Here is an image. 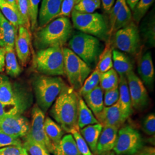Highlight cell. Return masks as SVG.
I'll list each match as a JSON object with an SVG mask.
<instances>
[{
    "mask_svg": "<svg viewBox=\"0 0 155 155\" xmlns=\"http://www.w3.org/2000/svg\"><path fill=\"white\" fill-rule=\"evenodd\" d=\"M50 110V115L65 132L80 129L78 126V94L66 84L61 90Z\"/></svg>",
    "mask_w": 155,
    "mask_h": 155,
    "instance_id": "1",
    "label": "cell"
},
{
    "mask_svg": "<svg viewBox=\"0 0 155 155\" xmlns=\"http://www.w3.org/2000/svg\"><path fill=\"white\" fill-rule=\"evenodd\" d=\"M73 34L72 23L67 17L57 18L34 32L33 44L38 50L52 47H61Z\"/></svg>",
    "mask_w": 155,
    "mask_h": 155,
    "instance_id": "2",
    "label": "cell"
},
{
    "mask_svg": "<svg viewBox=\"0 0 155 155\" xmlns=\"http://www.w3.org/2000/svg\"><path fill=\"white\" fill-rule=\"evenodd\" d=\"M65 84L59 77L40 75L33 78L32 86L37 105L44 113L54 104Z\"/></svg>",
    "mask_w": 155,
    "mask_h": 155,
    "instance_id": "3",
    "label": "cell"
},
{
    "mask_svg": "<svg viewBox=\"0 0 155 155\" xmlns=\"http://www.w3.org/2000/svg\"><path fill=\"white\" fill-rule=\"evenodd\" d=\"M68 45V48L91 68L97 66L100 54L104 50L100 39L81 32L72 34Z\"/></svg>",
    "mask_w": 155,
    "mask_h": 155,
    "instance_id": "4",
    "label": "cell"
},
{
    "mask_svg": "<svg viewBox=\"0 0 155 155\" xmlns=\"http://www.w3.org/2000/svg\"><path fill=\"white\" fill-rule=\"evenodd\" d=\"M33 65L38 72L45 75H65L63 47L58 46L38 50L34 58Z\"/></svg>",
    "mask_w": 155,
    "mask_h": 155,
    "instance_id": "5",
    "label": "cell"
},
{
    "mask_svg": "<svg viewBox=\"0 0 155 155\" xmlns=\"http://www.w3.org/2000/svg\"><path fill=\"white\" fill-rule=\"evenodd\" d=\"M71 17L72 27L79 32L107 41L109 36V28L102 15L98 13H82L73 9Z\"/></svg>",
    "mask_w": 155,
    "mask_h": 155,
    "instance_id": "6",
    "label": "cell"
},
{
    "mask_svg": "<svg viewBox=\"0 0 155 155\" xmlns=\"http://www.w3.org/2000/svg\"><path fill=\"white\" fill-rule=\"evenodd\" d=\"M63 52L65 75L70 87L78 91L92 72V68L68 48L63 47Z\"/></svg>",
    "mask_w": 155,
    "mask_h": 155,
    "instance_id": "7",
    "label": "cell"
},
{
    "mask_svg": "<svg viewBox=\"0 0 155 155\" xmlns=\"http://www.w3.org/2000/svg\"><path fill=\"white\" fill-rule=\"evenodd\" d=\"M143 147V140L138 130L130 125L118 129L116 143L113 148L117 155H133L139 153Z\"/></svg>",
    "mask_w": 155,
    "mask_h": 155,
    "instance_id": "8",
    "label": "cell"
},
{
    "mask_svg": "<svg viewBox=\"0 0 155 155\" xmlns=\"http://www.w3.org/2000/svg\"><path fill=\"white\" fill-rule=\"evenodd\" d=\"M113 45L124 52L131 55L138 54L141 48V39L136 24L131 21L116 31L114 35Z\"/></svg>",
    "mask_w": 155,
    "mask_h": 155,
    "instance_id": "9",
    "label": "cell"
},
{
    "mask_svg": "<svg viewBox=\"0 0 155 155\" xmlns=\"http://www.w3.org/2000/svg\"><path fill=\"white\" fill-rule=\"evenodd\" d=\"M132 108L142 110L148 104L149 97L144 83L135 73L132 71L127 76Z\"/></svg>",
    "mask_w": 155,
    "mask_h": 155,
    "instance_id": "10",
    "label": "cell"
},
{
    "mask_svg": "<svg viewBox=\"0 0 155 155\" xmlns=\"http://www.w3.org/2000/svg\"><path fill=\"white\" fill-rule=\"evenodd\" d=\"M30 129V124L21 114L0 118V130L12 137L19 139L25 137Z\"/></svg>",
    "mask_w": 155,
    "mask_h": 155,
    "instance_id": "11",
    "label": "cell"
},
{
    "mask_svg": "<svg viewBox=\"0 0 155 155\" xmlns=\"http://www.w3.org/2000/svg\"><path fill=\"white\" fill-rule=\"evenodd\" d=\"M30 96L25 93H17L13 90L9 79L0 75V102L7 104H14L24 109L31 104Z\"/></svg>",
    "mask_w": 155,
    "mask_h": 155,
    "instance_id": "12",
    "label": "cell"
},
{
    "mask_svg": "<svg viewBox=\"0 0 155 155\" xmlns=\"http://www.w3.org/2000/svg\"><path fill=\"white\" fill-rule=\"evenodd\" d=\"M96 118L103 127L111 126L120 129L128 118L117 101L112 106L104 107L102 111L96 116Z\"/></svg>",
    "mask_w": 155,
    "mask_h": 155,
    "instance_id": "13",
    "label": "cell"
},
{
    "mask_svg": "<svg viewBox=\"0 0 155 155\" xmlns=\"http://www.w3.org/2000/svg\"><path fill=\"white\" fill-rule=\"evenodd\" d=\"M32 35L31 31L23 26L19 27L15 47L17 56L22 66H26L31 58Z\"/></svg>",
    "mask_w": 155,
    "mask_h": 155,
    "instance_id": "14",
    "label": "cell"
},
{
    "mask_svg": "<svg viewBox=\"0 0 155 155\" xmlns=\"http://www.w3.org/2000/svg\"><path fill=\"white\" fill-rule=\"evenodd\" d=\"M63 0H42L38 15V28H42L55 19L61 9Z\"/></svg>",
    "mask_w": 155,
    "mask_h": 155,
    "instance_id": "15",
    "label": "cell"
},
{
    "mask_svg": "<svg viewBox=\"0 0 155 155\" xmlns=\"http://www.w3.org/2000/svg\"><path fill=\"white\" fill-rule=\"evenodd\" d=\"M119 128L106 126L102 128L97 147V155H105L113 150Z\"/></svg>",
    "mask_w": 155,
    "mask_h": 155,
    "instance_id": "16",
    "label": "cell"
},
{
    "mask_svg": "<svg viewBox=\"0 0 155 155\" xmlns=\"http://www.w3.org/2000/svg\"><path fill=\"white\" fill-rule=\"evenodd\" d=\"M18 30L0 12V47L14 48Z\"/></svg>",
    "mask_w": 155,
    "mask_h": 155,
    "instance_id": "17",
    "label": "cell"
},
{
    "mask_svg": "<svg viewBox=\"0 0 155 155\" xmlns=\"http://www.w3.org/2000/svg\"><path fill=\"white\" fill-rule=\"evenodd\" d=\"M138 72L142 82L147 86L152 87L155 81V69L150 52H146L140 59Z\"/></svg>",
    "mask_w": 155,
    "mask_h": 155,
    "instance_id": "18",
    "label": "cell"
},
{
    "mask_svg": "<svg viewBox=\"0 0 155 155\" xmlns=\"http://www.w3.org/2000/svg\"><path fill=\"white\" fill-rule=\"evenodd\" d=\"M113 67L119 77H127V74L133 71V65L130 58L118 50H113Z\"/></svg>",
    "mask_w": 155,
    "mask_h": 155,
    "instance_id": "19",
    "label": "cell"
},
{
    "mask_svg": "<svg viewBox=\"0 0 155 155\" xmlns=\"http://www.w3.org/2000/svg\"><path fill=\"white\" fill-rule=\"evenodd\" d=\"M83 98L86 104L94 113V116H97L105 107L104 104V91L100 85L88 94L84 95Z\"/></svg>",
    "mask_w": 155,
    "mask_h": 155,
    "instance_id": "20",
    "label": "cell"
},
{
    "mask_svg": "<svg viewBox=\"0 0 155 155\" xmlns=\"http://www.w3.org/2000/svg\"><path fill=\"white\" fill-rule=\"evenodd\" d=\"M103 127L100 123L90 125L79 130L83 139L93 154L97 155V147Z\"/></svg>",
    "mask_w": 155,
    "mask_h": 155,
    "instance_id": "21",
    "label": "cell"
},
{
    "mask_svg": "<svg viewBox=\"0 0 155 155\" xmlns=\"http://www.w3.org/2000/svg\"><path fill=\"white\" fill-rule=\"evenodd\" d=\"M119 102L122 111L127 118L130 116L133 111L130 96L127 84V77H119Z\"/></svg>",
    "mask_w": 155,
    "mask_h": 155,
    "instance_id": "22",
    "label": "cell"
},
{
    "mask_svg": "<svg viewBox=\"0 0 155 155\" xmlns=\"http://www.w3.org/2000/svg\"><path fill=\"white\" fill-rule=\"evenodd\" d=\"M99 123L93 112L86 104L82 97L78 95V126L82 129L86 126Z\"/></svg>",
    "mask_w": 155,
    "mask_h": 155,
    "instance_id": "23",
    "label": "cell"
},
{
    "mask_svg": "<svg viewBox=\"0 0 155 155\" xmlns=\"http://www.w3.org/2000/svg\"><path fill=\"white\" fill-rule=\"evenodd\" d=\"M54 155H81L71 134L64 135L60 143L54 147Z\"/></svg>",
    "mask_w": 155,
    "mask_h": 155,
    "instance_id": "24",
    "label": "cell"
},
{
    "mask_svg": "<svg viewBox=\"0 0 155 155\" xmlns=\"http://www.w3.org/2000/svg\"><path fill=\"white\" fill-rule=\"evenodd\" d=\"M44 129L46 134L54 145V147L60 143L65 132L61 127L48 117L45 119Z\"/></svg>",
    "mask_w": 155,
    "mask_h": 155,
    "instance_id": "25",
    "label": "cell"
},
{
    "mask_svg": "<svg viewBox=\"0 0 155 155\" xmlns=\"http://www.w3.org/2000/svg\"><path fill=\"white\" fill-rule=\"evenodd\" d=\"M0 10L3 16L18 30L24 27V22L18 11L9 4L6 0H0Z\"/></svg>",
    "mask_w": 155,
    "mask_h": 155,
    "instance_id": "26",
    "label": "cell"
},
{
    "mask_svg": "<svg viewBox=\"0 0 155 155\" xmlns=\"http://www.w3.org/2000/svg\"><path fill=\"white\" fill-rule=\"evenodd\" d=\"M5 68L8 75L12 77H16L21 72V68L17 59L14 48L5 49Z\"/></svg>",
    "mask_w": 155,
    "mask_h": 155,
    "instance_id": "27",
    "label": "cell"
},
{
    "mask_svg": "<svg viewBox=\"0 0 155 155\" xmlns=\"http://www.w3.org/2000/svg\"><path fill=\"white\" fill-rule=\"evenodd\" d=\"M95 68L100 73L113 68V48L110 43H107L102 50Z\"/></svg>",
    "mask_w": 155,
    "mask_h": 155,
    "instance_id": "28",
    "label": "cell"
},
{
    "mask_svg": "<svg viewBox=\"0 0 155 155\" xmlns=\"http://www.w3.org/2000/svg\"><path fill=\"white\" fill-rule=\"evenodd\" d=\"M132 11L126 2H125L122 5L116 17L111 35L115 33L118 30L126 27L132 21Z\"/></svg>",
    "mask_w": 155,
    "mask_h": 155,
    "instance_id": "29",
    "label": "cell"
},
{
    "mask_svg": "<svg viewBox=\"0 0 155 155\" xmlns=\"http://www.w3.org/2000/svg\"><path fill=\"white\" fill-rule=\"evenodd\" d=\"M119 76L116 71L111 68L109 71L100 73V87L103 91H107L118 87Z\"/></svg>",
    "mask_w": 155,
    "mask_h": 155,
    "instance_id": "30",
    "label": "cell"
},
{
    "mask_svg": "<svg viewBox=\"0 0 155 155\" xmlns=\"http://www.w3.org/2000/svg\"><path fill=\"white\" fill-rule=\"evenodd\" d=\"M25 137L31 139L33 141L44 147L50 153L53 154L54 150V145L45 132V129L38 131L29 130Z\"/></svg>",
    "mask_w": 155,
    "mask_h": 155,
    "instance_id": "31",
    "label": "cell"
},
{
    "mask_svg": "<svg viewBox=\"0 0 155 155\" xmlns=\"http://www.w3.org/2000/svg\"><path fill=\"white\" fill-rule=\"evenodd\" d=\"M100 72L95 68L85 80L83 86L78 91V95L83 97L97 87L100 84Z\"/></svg>",
    "mask_w": 155,
    "mask_h": 155,
    "instance_id": "32",
    "label": "cell"
},
{
    "mask_svg": "<svg viewBox=\"0 0 155 155\" xmlns=\"http://www.w3.org/2000/svg\"><path fill=\"white\" fill-rule=\"evenodd\" d=\"M155 0H139L132 11V18L135 23L138 24L144 17Z\"/></svg>",
    "mask_w": 155,
    "mask_h": 155,
    "instance_id": "33",
    "label": "cell"
},
{
    "mask_svg": "<svg viewBox=\"0 0 155 155\" xmlns=\"http://www.w3.org/2000/svg\"><path fill=\"white\" fill-rule=\"evenodd\" d=\"M101 5V0H79L74 9L82 13H93Z\"/></svg>",
    "mask_w": 155,
    "mask_h": 155,
    "instance_id": "34",
    "label": "cell"
},
{
    "mask_svg": "<svg viewBox=\"0 0 155 155\" xmlns=\"http://www.w3.org/2000/svg\"><path fill=\"white\" fill-rule=\"evenodd\" d=\"M45 120V113L37 105L34 106L32 111V122L29 130L38 131L44 129Z\"/></svg>",
    "mask_w": 155,
    "mask_h": 155,
    "instance_id": "35",
    "label": "cell"
},
{
    "mask_svg": "<svg viewBox=\"0 0 155 155\" xmlns=\"http://www.w3.org/2000/svg\"><path fill=\"white\" fill-rule=\"evenodd\" d=\"M155 17L154 15L143 23L141 32L147 43L152 47L155 46Z\"/></svg>",
    "mask_w": 155,
    "mask_h": 155,
    "instance_id": "36",
    "label": "cell"
},
{
    "mask_svg": "<svg viewBox=\"0 0 155 155\" xmlns=\"http://www.w3.org/2000/svg\"><path fill=\"white\" fill-rule=\"evenodd\" d=\"M41 0H28L29 16L31 23V30L35 32L38 27L39 6Z\"/></svg>",
    "mask_w": 155,
    "mask_h": 155,
    "instance_id": "37",
    "label": "cell"
},
{
    "mask_svg": "<svg viewBox=\"0 0 155 155\" xmlns=\"http://www.w3.org/2000/svg\"><path fill=\"white\" fill-rule=\"evenodd\" d=\"M24 137L23 147L26 149L30 155H51L50 152L44 147L33 141L31 139Z\"/></svg>",
    "mask_w": 155,
    "mask_h": 155,
    "instance_id": "38",
    "label": "cell"
},
{
    "mask_svg": "<svg viewBox=\"0 0 155 155\" xmlns=\"http://www.w3.org/2000/svg\"><path fill=\"white\" fill-rule=\"evenodd\" d=\"M71 134L75 141L78 150L81 155H94L89 148V145L84 140L78 130H74Z\"/></svg>",
    "mask_w": 155,
    "mask_h": 155,
    "instance_id": "39",
    "label": "cell"
},
{
    "mask_svg": "<svg viewBox=\"0 0 155 155\" xmlns=\"http://www.w3.org/2000/svg\"><path fill=\"white\" fill-rule=\"evenodd\" d=\"M16 2L18 11L24 22V27L30 31L31 23L29 16L28 0H16Z\"/></svg>",
    "mask_w": 155,
    "mask_h": 155,
    "instance_id": "40",
    "label": "cell"
},
{
    "mask_svg": "<svg viewBox=\"0 0 155 155\" xmlns=\"http://www.w3.org/2000/svg\"><path fill=\"white\" fill-rule=\"evenodd\" d=\"M25 110L14 104H7L0 102V118L16 114H21Z\"/></svg>",
    "mask_w": 155,
    "mask_h": 155,
    "instance_id": "41",
    "label": "cell"
},
{
    "mask_svg": "<svg viewBox=\"0 0 155 155\" xmlns=\"http://www.w3.org/2000/svg\"><path fill=\"white\" fill-rule=\"evenodd\" d=\"M0 155H29L26 149L21 145H10L0 148Z\"/></svg>",
    "mask_w": 155,
    "mask_h": 155,
    "instance_id": "42",
    "label": "cell"
},
{
    "mask_svg": "<svg viewBox=\"0 0 155 155\" xmlns=\"http://www.w3.org/2000/svg\"><path fill=\"white\" fill-rule=\"evenodd\" d=\"M79 0H63L61 4V9L59 13L56 16L55 18L61 17H70L71 16L74 6Z\"/></svg>",
    "mask_w": 155,
    "mask_h": 155,
    "instance_id": "43",
    "label": "cell"
},
{
    "mask_svg": "<svg viewBox=\"0 0 155 155\" xmlns=\"http://www.w3.org/2000/svg\"><path fill=\"white\" fill-rule=\"evenodd\" d=\"M104 96V104L105 107L110 106L116 104L119 99L118 87L105 91Z\"/></svg>",
    "mask_w": 155,
    "mask_h": 155,
    "instance_id": "44",
    "label": "cell"
},
{
    "mask_svg": "<svg viewBox=\"0 0 155 155\" xmlns=\"http://www.w3.org/2000/svg\"><path fill=\"white\" fill-rule=\"evenodd\" d=\"M143 129L144 132L149 136H153L155 132V116L151 113L144 118L143 123Z\"/></svg>",
    "mask_w": 155,
    "mask_h": 155,
    "instance_id": "45",
    "label": "cell"
},
{
    "mask_svg": "<svg viewBox=\"0 0 155 155\" xmlns=\"http://www.w3.org/2000/svg\"><path fill=\"white\" fill-rule=\"evenodd\" d=\"M125 2V0H117L116 3H114V5L113 6V7L111 9L110 11V16H109V20H110V22H109L110 27L109 28V36H111L112 29L114 25V23L115 21L117 15L122 5L124 4V3Z\"/></svg>",
    "mask_w": 155,
    "mask_h": 155,
    "instance_id": "46",
    "label": "cell"
},
{
    "mask_svg": "<svg viewBox=\"0 0 155 155\" xmlns=\"http://www.w3.org/2000/svg\"><path fill=\"white\" fill-rule=\"evenodd\" d=\"M21 140L9 136L0 130V148L10 145H21Z\"/></svg>",
    "mask_w": 155,
    "mask_h": 155,
    "instance_id": "47",
    "label": "cell"
},
{
    "mask_svg": "<svg viewBox=\"0 0 155 155\" xmlns=\"http://www.w3.org/2000/svg\"><path fill=\"white\" fill-rule=\"evenodd\" d=\"M116 0H101L103 9L105 11L109 12L114 5Z\"/></svg>",
    "mask_w": 155,
    "mask_h": 155,
    "instance_id": "48",
    "label": "cell"
},
{
    "mask_svg": "<svg viewBox=\"0 0 155 155\" xmlns=\"http://www.w3.org/2000/svg\"><path fill=\"white\" fill-rule=\"evenodd\" d=\"M5 49L0 47V72H2L5 70Z\"/></svg>",
    "mask_w": 155,
    "mask_h": 155,
    "instance_id": "49",
    "label": "cell"
},
{
    "mask_svg": "<svg viewBox=\"0 0 155 155\" xmlns=\"http://www.w3.org/2000/svg\"><path fill=\"white\" fill-rule=\"evenodd\" d=\"M136 155H155V150L152 148H148L143 150Z\"/></svg>",
    "mask_w": 155,
    "mask_h": 155,
    "instance_id": "50",
    "label": "cell"
},
{
    "mask_svg": "<svg viewBox=\"0 0 155 155\" xmlns=\"http://www.w3.org/2000/svg\"><path fill=\"white\" fill-rule=\"evenodd\" d=\"M139 0H125V2L129 7L130 10L132 11L137 3L139 2Z\"/></svg>",
    "mask_w": 155,
    "mask_h": 155,
    "instance_id": "51",
    "label": "cell"
},
{
    "mask_svg": "<svg viewBox=\"0 0 155 155\" xmlns=\"http://www.w3.org/2000/svg\"><path fill=\"white\" fill-rule=\"evenodd\" d=\"M9 4H11L12 6H13L15 8L18 10L17 6L16 0H6Z\"/></svg>",
    "mask_w": 155,
    "mask_h": 155,
    "instance_id": "52",
    "label": "cell"
},
{
    "mask_svg": "<svg viewBox=\"0 0 155 155\" xmlns=\"http://www.w3.org/2000/svg\"><path fill=\"white\" fill-rule=\"evenodd\" d=\"M105 155H115V153L114 152H109L106 153Z\"/></svg>",
    "mask_w": 155,
    "mask_h": 155,
    "instance_id": "53",
    "label": "cell"
}]
</instances>
